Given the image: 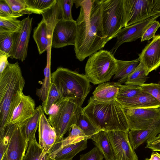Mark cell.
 <instances>
[{"instance_id":"6da1fadb","label":"cell","mask_w":160,"mask_h":160,"mask_svg":"<svg viewBox=\"0 0 160 160\" xmlns=\"http://www.w3.org/2000/svg\"><path fill=\"white\" fill-rule=\"evenodd\" d=\"M74 3L76 8L80 7L74 49L76 58L82 62L102 50L108 42L102 24V0H74Z\"/></svg>"},{"instance_id":"7a4b0ae2","label":"cell","mask_w":160,"mask_h":160,"mask_svg":"<svg viewBox=\"0 0 160 160\" xmlns=\"http://www.w3.org/2000/svg\"><path fill=\"white\" fill-rule=\"evenodd\" d=\"M25 80L18 62L9 63L0 76V138L20 99Z\"/></svg>"},{"instance_id":"3957f363","label":"cell","mask_w":160,"mask_h":160,"mask_svg":"<svg viewBox=\"0 0 160 160\" xmlns=\"http://www.w3.org/2000/svg\"><path fill=\"white\" fill-rule=\"evenodd\" d=\"M82 111L100 131L128 132L129 130L124 108L116 99L101 102L91 97Z\"/></svg>"},{"instance_id":"277c9868","label":"cell","mask_w":160,"mask_h":160,"mask_svg":"<svg viewBox=\"0 0 160 160\" xmlns=\"http://www.w3.org/2000/svg\"><path fill=\"white\" fill-rule=\"evenodd\" d=\"M51 79L62 98H73L82 106L91 89L85 75L60 67L51 74Z\"/></svg>"},{"instance_id":"5b68a950","label":"cell","mask_w":160,"mask_h":160,"mask_svg":"<svg viewBox=\"0 0 160 160\" xmlns=\"http://www.w3.org/2000/svg\"><path fill=\"white\" fill-rule=\"evenodd\" d=\"M82 109V106L72 98H62L52 106L48 120L56 134L55 144L62 141L64 135L70 131Z\"/></svg>"},{"instance_id":"8992f818","label":"cell","mask_w":160,"mask_h":160,"mask_svg":"<svg viewBox=\"0 0 160 160\" xmlns=\"http://www.w3.org/2000/svg\"><path fill=\"white\" fill-rule=\"evenodd\" d=\"M117 59L110 51L101 50L90 56L86 63L85 75L94 85L108 81L117 69Z\"/></svg>"},{"instance_id":"52a82bcc","label":"cell","mask_w":160,"mask_h":160,"mask_svg":"<svg viewBox=\"0 0 160 160\" xmlns=\"http://www.w3.org/2000/svg\"><path fill=\"white\" fill-rule=\"evenodd\" d=\"M125 27L152 17H160V0H123Z\"/></svg>"},{"instance_id":"ba28073f","label":"cell","mask_w":160,"mask_h":160,"mask_svg":"<svg viewBox=\"0 0 160 160\" xmlns=\"http://www.w3.org/2000/svg\"><path fill=\"white\" fill-rule=\"evenodd\" d=\"M102 24L108 42L124 28L123 0H102Z\"/></svg>"},{"instance_id":"9c48e42d","label":"cell","mask_w":160,"mask_h":160,"mask_svg":"<svg viewBox=\"0 0 160 160\" xmlns=\"http://www.w3.org/2000/svg\"><path fill=\"white\" fill-rule=\"evenodd\" d=\"M124 109L129 130L148 129L160 119V107L124 108Z\"/></svg>"},{"instance_id":"30bf717a","label":"cell","mask_w":160,"mask_h":160,"mask_svg":"<svg viewBox=\"0 0 160 160\" xmlns=\"http://www.w3.org/2000/svg\"><path fill=\"white\" fill-rule=\"evenodd\" d=\"M107 132L112 147L114 160H138L130 143L128 132L112 131Z\"/></svg>"},{"instance_id":"8fae6325","label":"cell","mask_w":160,"mask_h":160,"mask_svg":"<svg viewBox=\"0 0 160 160\" xmlns=\"http://www.w3.org/2000/svg\"><path fill=\"white\" fill-rule=\"evenodd\" d=\"M76 21L60 19L56 24L52 36L51 46L60 48L75 44L76 35Z\"/></svg>"},{"instance_id":"7c38bea8","label":"cell","mask_w":160,"mask_h":160,"mask_svg":"<svg viewBox=\"0 0 160 160\" xmlns=\"http://www.w3.org/2000/svg\"><path fill=\"white\" fill-rule=\"evenodd\" d=\"M158 17H159L156 16L150 18L121 28L116 35V42L110 52L114 54L122 44L131 42L141 38L146 30Z\"/></svg>"},{"instance_id":"4fadbf2b","label":"cell","mask_w":160,"mask_h":160,"mask_svg":"<svg viewBox=\"0 0 160 160\" xmlns=\"http://www.w3.org/2000/svg\"><path fill=\"white\" fill-rule=\"evenodd\" d=\"M32 21V18L29 16L21 21V28L20 32L16 34L11 57L22 62L25 60L27 55Z\"/></svg>"},{"instance_id":"5bb4252c","label":"cell","mask_w":160,"mask_h":160,"mask_svg":"<svg viewBox=\"0 0 160 160\" xmlns=\"http://www.w3.org/2000/svg\"><path fill=\"white\" fill-rule=\"evenodd\" d=\"M146 69V75L160 66V35H155L139 54Z\"/></svg>"},{"instance_id":"9a60e30c","label":"cell","mask_w":160,"mask_h":160,"mask_svg":"<svg viewBox=\"0 0 160 160\" xmlns=\"http://www.w3.org/2000/svg\"><path fill=\"white\" fill-rule=\"evenodd\" d=\"M35 109L34 100L30 96L23 93L8 120L7 125L22 122L31 117Z\"/></svg>"},{"instance_id":"2e32d148","label":"cell","mask_w":160,"mask_h":160,"mask_svg":"<svg viewBox=\"0 0 160 160\" xmlns=\"http://www.w3.org/2000/svg\"><path fill=\"white\" fill-rule=\"evenodd\" d=\"M28 145L18 124H16L6 153L7 160H22Z\"/></svg>"},{"instance_id":"e0dca14e","label":"cell","mask_w":160,"mask_h":160,"mask_svg":"<svg viewBox=\"0 0 160 160\" xmlns=\"http://www.w3.org/2000/svg\"><path fill=\"white\" fill-rule=\"evenodd\" d=\"M38 128V144L43 152L46 154H47L55 144L57 135L44 113L41 116Z\"/></svg>"},{"instance_id":"ac0fdd59","label":"cell","mask_w":160,"mask_h":160,"mask_svg":"<svg viewBox=\"0 0 160 160\" xmlns=\"http://www.w3.org/2000/svg\"><path fill=\"white\" fill-rule=\"evenodd\" d=\"M87 140H83L51 150L48 156L56 160H72L77 154L87 147Z\"/></svg>"},{"instance_id":"d6986e66","label":"cell","mask_w":160,"mask_h":160,"mask_svg":"<svg viewBox=\"0 0 160 160\" xmlns=\"http://www.w3.org/2000/svg\"><path fill=\"white\" fill-rule=\"evenodd\" d=\"M160 133V119L148 129L128 131L130 143L134 150L145 141L156 137Z\"/></svg>"},{"instance_id":"ffe728a7","label":"cell","mask_w":160,"mask_h":160,"mask_svg":"<svg viewBox=\"0 0 160 160\" xmlns=\"http://www.w3.org/2000/svg\"><path fill=\"white\" fill-rule=\"evenodd\" d=\"M117 100L124 108L160 107V103L155 98L150 94L143 92L129 98Z\"/></svg>"},{"instance_id":"44dd1931","label":"cell","mask_w":160,"mask_h":160,"mask_svg":"<svg viewBox=\"0 0 160 160\" xmlns=\"http://www.w3.org/2000/svg\"><path fill=\"white\" fill-rule=\"evenodd\" d=\"M44 113L43 108L39 105L36 108L33 115L31 117L18 124L27 142L35 137V134L38 127L41 114Z\"/></svg>"},{"instance_id":"7402d4cb","label":"cell","mask_w":160,"mask_h":160,"mask_svg":"<svg viewBox=\"0 0 160 160\" xmlns=\"http://www.w3.org/2000/svg\"><path fill=\"white\" fill-rule=\"evenodd\" d=\"M33 37L40 54L46 51L49 45H51L52 38L47 24L42 18L34 29Z\"/></svg>"},{"instance_id":"603a6c76","label":"cell","mask_w":160,"mask_h":160,"mask_svg":"<svg viewBox=\"0 0 160 160\" xmlns=\"http://www.w3.org/2000/svg\"><path fill=\"white\" fill-rule=\"evenodd\" d=\"M118 91V83L106 82L98 86L92 93V97L99 101H110L116 98Z\"/></svg>"},{"instance_id":"cb8c5ba5","label":"cell","mask_w":160,"mask_h":160,"mask_svg":"<svg viewBox=\"0 0 160 160\" xmlns=\"http://www.w3.org/2000/svg\"><path fill=\"white\" fill-rule=\"evenodd\" d=\"M104 155L105 160H114L112 147L107 132L101 131L90 138Z\"/></svg>"},{"instance_id":"d4e9b609","label":"cell","mask_w":160,"mask_h":160,"mask_svg":"<svg viewBox=\"0 0 160 160\" xmlns=\"http://www.w3.org/2000/svg\"><path fill=\"white\" fill-rule=\"evenodd\" d=\"M117 69L113 79L118 83H125L128 76L139 65L140 60L139 58L131 61H123L117 59Z\"/></svg>"},{"instance_id":"484cf974","label":"cell","mask_w":160,"mask_h":160,"mask_svg":"<svg viewBox=\"0 0 160 160\" xmlns=\"http://www.w3.org/2000/svg\"><path fill=\"white\" fill-rule=\"evenodd\" d=\"M27 14H42L51 8L57 0H25Z\"/></svg>"},{"instance_id":"4316f807","label":"cell","mask_w":160,"mask_h":160,"mask_svg":"<svg viewBox=\"0 0 160 160\" xmlns=\"http://www.w3.org/2000/svg\"><path fill=\"white\" fill-rule=\"evenodd\" d=\"M89 139L90 138L85 135L83 131L78 126L74 124L72 126L71 131L69 135L67 137L64 138L61 142L54 144L50 150Z\"/></svg>"},{"instance_id":"83f0119b","label":"cell","mask_w":160,"mask_h":160,"mask_svg":"<svg viewBox=\"0 0 160 160\" xmlns=\"http://www.w3.org/2000/svg\"><path fill=\"white\" fill-rule=\"evenodd\" d=\"M75 124L78 126L83 131L85 135L90 139L92 136L101 131L84 113L82 108L78 113Z\"/></svg>"},{"instance_id":"f1b7e54d","label":"cell","mask_w":160,"mask_h":160,"mask_svg":"<svg viewBox=\"0 0 160 160\" xmlns=\"http://www.w3.org/2000/svg\"><path fill=\"white\" fill-rule=\"evenodd\" d=\"M46 154L39 146L35 137L29 142L22 160H45Z\"/></svg>"},{"instance_id":"f546056e","label":"cell","mask_w":160,"mask_h":160,"mask_svg":"<svg viewBox=\"0 0 160 160\" xmlns=\"http://www.w3.org/2000/svg\"><path fill=\"white\" fill-rule=\"evenodd\" d=\"M146 69L141 61L134 70L128 76L124 83L132 86H139L148 80V78L146 75Z\"/></svg>"},{"instance_id":"4dcf8cb0","label":"cell","mask_w":160,"mask_h":160,"mask_svg":"<svg viewBox=\"0 0 160 160\" xmlns=\"http://www.w3.org/2000/svg\"><path fill=\"white\" fill-rule=\"evenodd\" d=\"M50 72V63L48 62L44 70V78L42 83V86L40 88L37 89L36 90L37 95L42 102L46 100L52 84Z\"/></svg>"},{"instance_id":"1f68e13d","label":"cell","mask_w":160,"mask_h":160,"mask_svg":"<svg viewBox=\"0 0 160 160\" xmlns=\"http://www.w3.org/2000/svg\"><path fill=\"white\" fill-rule=\"evenodd\" d=\"M13 17L0 16V31L17 33L21 29V21Z\"/></svg>"},{"instance_id":"d6a6232c","label":"cell","mask_w":160,"mask_h":160,"mask_svg":"<svg viewBox=\"0 0 160 160\" xmlns=\"http://www.w3.org/2000/svg\"><path fill=\"white\" fill-rule=\"evenodd\" d=\"M16 33L0 31V51L11 57L12 52Z\"/></svg>"},{"instance_id":"836d02e7","label":"cell","mask_w":160,"mask_h":160,"mask_svg":"<svg viewBox=\"0 0 160 160\" xmlns=\"http://www.w3.org/2000/svg\"><path fill=\"white\" fill-rule=\"evenodd\" d=\"M62 98L57 87L52 83L46 99L44 102L42 103V106L44 113L47 115H48L52 106Z\"/></svg>"},{"instance_id":"e575fe53","label":"cell","mask_w":160,"mask_h":160,"mask_svg":"<svg viewBox=\"0 0 160 160\" xmlns=\"http://www.w3.org/2000/svg\"><path fill=\"white\" fill-rule=\"evenodd\" d=\"M119 91L116 99L129 98L136 96L142 92L139 86H132L118 83Z\"/></svg>"},{"instance_id":"d590c367","label":"cell","mask_w":160,"mask_h":160,"mask_svg":"<svg viewBox=\"0 0 160 160\" xmlns=\"http://www.w3.org/2000/svg\"><path fill=\"white\" fill-rule=\"evenodd\" d=\"M16 124L8 125L2 137L0 138V160L6 153Z\"/></svg>"},{"instance_id":"8d00e7d4","label":"cell","mask_w":160,"mask_h":160,"mask_svg":"<svg viewBox=\"0 0 160 160\" xmlns=\"http://www.w3.org/2000/svg\"><path fill=\"white\" fill-rule=\"evenodd\" d=\"M74 0H57L60 8L62 19L66 20H73L72 14V8Z\"/></svg>"},{"instance_id":"74e56055","label":"cell","mask_w":160,"mask_h":160,"mask_svg":"<svg viewBox=\"0 0 160 160\" xmlns=\"http://www.w3.org/2000/svg\"><path fill=\"white\" fill-rule=\"evenodd\" d=\"M139 87L142 92L150 94L160 103V84L144 83Z\"/></svg>"},{"instance_id":"f35d334b","label":"cell","mask_w":160,"mask_h":160,"mask_svg":"<svg viewBox=\"0 0 160 160\" xmlns=\"http://www.w3.org/2000/svg\"><path fill=\"white\" fill-rule=\"evenodd\" d=\"M12 10L15 13L27 14L25 0H5Z\"/></svg>"},{"instance_id":"ab89813d","label":"cell","mask_w":160,"mask_h":160,"mask_svg":"<svg viewBox=\"0 0 160 160\" xmlns=\"http://www.w3.org/2000/svg\"><path fill=\"white\" fill-rule=\"evenodd\" d=\"M104 155L97 147H95L88 152L80 156V160H102Z\"/></svg>"},{"instance_id":"60d3db41","label":"cell","mask_w":160,"mask_h":160,"mask_svg":"<svg viewBox=\"0 0 160 160\" xmlns=\"http://www.w3.org/2000/svg\"><path fill=\"white\" fill-rule=\"evenodd\" d=\"M160 27L158 21H154L146 30L142 38L141 42L149 40L153 38L155 36V33Z\"/></svg>"},{"instance_id":"b9f144b4","label":"cell","mask_w":160,"mask_h":160,"mask_svg":"<svg viewBox=\"0 0 160 160\" xmlns=\"http://www.w3.org/2000/svg\"><path fill=\"white\" fill-rule=\"evenodd\" d=\"M23 15L22 14L14 12L5 0H0V16L13 17L17 18Z\"/></svg>"},{"instance_id":"7bdbcfd3","label":"cell","mask_w":160,"mask_h":160,"mask_svg":"<svg viewBox=\"0 0 160 160\" xmlns=\"http://www.w3.org/2000/svg\"><path fill=\"white\" fill-rule=\"evenodd\" d=\"M10 57L8 54L0 51V76L10 63L8 61V58Z\"/></svg>"},{"instance_id":"ee69618b","label":"cell","mask_w":160,"mask_h":160,"mask_svg":"<svg viewBox=\"0 0 160 160\" xmlns=\"http://www.w3.org/2000/svg\"><path fill=\"white\" fill-rule=\"evenodd\" d=\"M145 148L153 151L160 152V141L153 143H147Z\"/></svg>"},{"instance_id":"f6af8a7d","label":"cell","mask_w":160,"mask_h":160,"mask_svg":"<svg viewBox=\"0 0 160 160\" xmlns=\"http://www.w3.org/2000/svg\"><path fill=\"white\" fill-rule=\"evenodd\" d=\"M145 160H160V154L156 152H152L150 159L146 158Z\"/></svg>"},{"instance_id":"bcb514c9","label":"cell","mask_w":160,"mask_h":160,"mask_svg":"<svg viewBox=\"0 0 160 160\" xmlns=\"http://www.w3.org/2000/svg\"><path fill=\"white\" fill-rule=\"evenodd\" d=\"M56 160L51 158L49 157L48 155L47 154H46V160Z\"/></svg>"},{"instance_id":"7dc6e473","label":"cell","mask_w":160,"mask_h":160,"mask_svg":"<svg viewBox=\"0 0 160 160\" xmlns=\"http://www.w3.org/2000/svg\"><path fill=\"white\" fill-rule=\"evenodd\" d=\"M1 160H7V155L6 153L5 154Z\"/></svg>"},{"instance_id":"c3c4849f","label":"cell","mask_w":160,"mask_h":160,"mask_svg":"<svg viewBox=\"0 0 160 160\" xmlns=\"http://www.w3.org/2000/svg\"><path fill=\"white\" fill-rule=\"evenodd\" d=\"M159 138L160 139V134L159 135Z\"/></svg>"}]
</instances>
